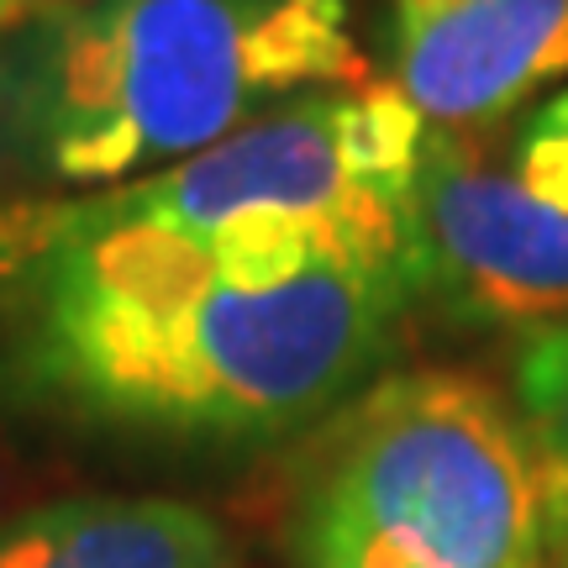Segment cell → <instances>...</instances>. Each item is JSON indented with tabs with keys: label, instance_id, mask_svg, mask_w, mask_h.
Instances as JSON below:
<instances>
[{
	"label": "cell",
	"instance_id": "6da1fadb",
	"mask_svg": "<svg viewBox=\"0 0 568 568\" xmlns=\"http://www.w3.org/2000/svg\"><path fill=\"white\" fill-rule=\"evenodd\" d=\"M416 243L305 222L159 226L90 195L0 205V389L169 447L305 437L389 368Z\"/></svg>",
	"mask_w": 568,
	"mask_h": 568
},
{
	"label": "cell",
	"instance_id": "7a4b0ae2",
	"mask_svg": "<svg viewBox=\"0 0 568 568\" xmlns=\"http://www.w3.org/2000/svg\"><path fill=\"white\" fill-rule=\"evenodd\" d=\"M337 84L347 0H53L0 32V190H116Z\"/></svg>",
	"mask_w": 568,
	"mask_h": 568
},
{
	"label": "cell",
	"instance_id": "3957f363",
	"mask_svg": "<svg viewBox=\"0 0 568 568\" xmlns=\"http://www.w3.org/2000/svg\"><path fill=\"white\" fill-rule=\"evenodd\" d=\"M290 568H548L521 422L468 368H385L305 432L280 510Z\"/></svg>",
	"mask_w": 568,
	"mask_h": 568
},
{
	"label": "cell",
	"instance_id": "277c9868",
	"mask_svg": "<svg viewBox=\"0 0 568 568\" xmlns=\"http://www.w3.org/2000/svg\"><path fill=\"white\" fill-rule=\"evenodd\" d=\"M422 301L485 332H531L568 316V211L531 195L468 132L426 126L416 163Z\"/></svg>",
	"mask_w": 568,
	"mask_h": 568
},
{
	"label": "cell",
	"instance_id": "5b68a950",
	"mask_svg": "<svg viewBox=\"0 0 568 568\" xmlns=\"http://www.w3.org/2000/svg\"><path fill=\"white\" fill-rule=\"evenodd\" d=\"M395 90L437 132H474L568 84V0H443L395 11Z\"/></svg>",
	"mask_w": 568,
	"mask_h": 568
},
{
	"label": "cell",
	"instance_id": "8992f818",
	"mask_svg": "<svg viewBox=\"0 0 568 568\" xmlns=\"http://www.w3.org/2000/svg\"><path fill=\"white\" fill-rule=\"evenodd\" d=\"M0 568H247L211 510L174 495H63L0 521Z\"/></svg>",
	"mask_w": 568,
	"mask_h": 568
},
{
	"label": "cell",
	"instance_id": "52a82bcc",
	"mask_svg": "<svg viewBox=\"0 0 568 568\" xmlns=\"http://www.w3.org/2000/svg\"><path fill=\"white\" fill-rule=\"evenodd\" d=\"M510 410H516L527 453L537 464L552 548H568V316L516 337Z\"/></svg>",
	"mask_w": 568,
	"mask_h": 568
},
{
	"label": "cell",
	"instance_id": "ba28073f",
	"mask_svg": "<svg viewBox=\"0 0 568 568\" xmlns=\"http://www.w3.org/2000/svg\"><path fill=\"white\" fill-rule=\"evenodd\" d=\"M510 169L531 195L568 211V84L521 111V126L510 138Z\"/></svg>",
	"mask_w": 568,
	"mask_h": 568
},
{
	"label": "cell",
	"instance_id": "9c48e42d",
	"mask_svg": "<svg viewBox=\"0 0 568 568\" xmlns=\"http://www.w3.org/2000/svg\"><path fill=\"white\" fill-rule=\"evenodd\" d=\"M42 6H53V0H0V32H11L27 17H38Z\"/></svg>",
	"mask_w": 568,
	"mask_h": 568
},
{
	"label": "cell",
	"instance_id": "30bf717a",
	"mask_svg": "<svg viewBox=\"0 0 568 568\" xmlns=\"http://www.w3.org/2000/svg\"><path fill=\"white\" fill-rule=\"evenodd\" d=\"M548 568H568V548H552V564Z\"/></svg>",
	"mask_w": 568,
	"mask_h": 568
}]
</instances>
